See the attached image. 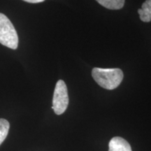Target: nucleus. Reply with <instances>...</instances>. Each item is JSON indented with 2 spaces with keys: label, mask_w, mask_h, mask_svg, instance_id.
Segmentation results:
<instances>
[{
  "label": "nucleus",
  "mask_w": 151,
  "mask_h": 151,
  "mask_svg": "<svg viewBox=\"0 0 151 151\" xmlns=\"http://www.w3.org/2000/svg\"><path fill=\"white\" fill-rule=\"evenodd\" d=\"M140 19L144 22L151 21V0H146L141 9L138 10Z\"/></svg>",
  "instance_id": "39448f33"
},
{
  "label": "nucleus",
  "mask_w": 151,
  "mask_h": 151,
  "mask_svg": "<svg viewBox=\"0 0 151 151\" xmlns=\"http://www.w3.org/2000/svg\"><path fill=\"white\" fill-rule=\"evenodd\" d=\"M10 124L6 120L0 118V146L4 142L8 135Z\"/></svg>",
  "instance_id": "0eeeda50"
},
{
  "label": "nucleus",
  "mask_w": 151,
  "mask_h": 151,
  "mask_svg": "<svg viewBox=\"0 0 151 151\" xmlns=\"http://www.w3.org/2000/svg\"><path fill=\"white\" fill-rule=\"evenodd\" d=\"M22 1H26L28 3H32V4H37V3H41L44 1L45 0H22Z\"/></svg>",
  "instance_id": "6e6552de"
},
{
  "label": "nucleus",
  "mask_w": 151,
  "mask_h": 151,
  "mask_svg": "<svg viewBox=\"0 0 151 151\" xmlns=\"http://www.w3.org/2000/svg\"><path fill=\"white\" fill-rule=\"evenodd\" d=\"M69 105L68 90L65 81L59 80L57 82L54 90L52 109L57 115H61L65 112Z\"/></svg>",
  "instance_id": "7ed1b4c3"
},
{
  "label": "nucleus",
  "mask_w": 151,
  "mask_h": 151,
  "mask_svg": "<svg viewBox=\"0 0 151 151\" xmlns=\"http://www.w3.org/2000/svg\"><path fill=\"white\" fill-rule=\"evenodd\" d=\"M99 4L111 10H118L124 6L125 0H96Z\"/></svg>",
  "instance_id": "423d86ee"
},
{
  "label": "nucleus",
  "mask_w": 151,
  "mask_h": 151,
  "mask_svg": "<svg viewBox=\"0 0 151 151\" xmlns=\"http://www.w3.org/2000/svg\"><path fill=\"white\" fill-rule=\"evenodd\" d=\"M92 76L97 83L106 90H114L120 86L123 79V72L120 69L94 68Z\"/></svg>",
  "instance_id": "f257e3e1"
},
{
  "label": "nucleus",
  "mask_w": 151,
  "mask_h": 151,
  "mask_svg": "<svg viewBox=\"0 0 151 151\" xmlns=\"http://www.w3.org/2000/svg\"><path fill=\"white\" fill-rule=\"evenodd\" d=\"M0 43L16 50L18 46V36L14 24L4 14L0 13Z\"/></svg>",
  "instance_id": "f03ea898"
},
{
  "label": "nucleus",
  "mask_w": 151,
  "mask_h": 151,
  "mask_svg": "<svg viewBox=\"0 0 151 151\" xmlns=\"http://www.w3.org/2000/svg\"><path fill=\"white\" fill-rule=\"evenodd\" d=\"M109 151H132L129 143L121 137H113L109 145Z\"/></svg>",
  "instance_id": "20e7f679"
}]
</instances>
